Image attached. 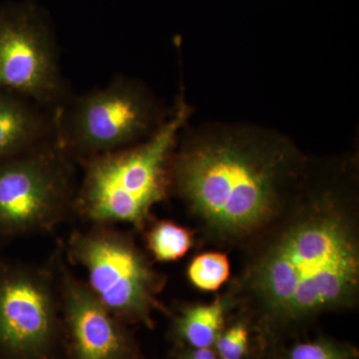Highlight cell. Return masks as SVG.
Listing matches in <instances>:
<instances>
[{"instance_id": "5bb4252c", "label": "cell", "mask_w": 359, "mask_h": 359, "mask_svg": "<svg viewBox=\"0 0 359 359\" xmlns=\"http://www.w3.org/2000/svg\"><path fill=\"white\" fill-rule=\"evenodd\" d=\"M187 276L196 289L202 292H217L230 280V259L219 250L202 252L194 257L189 264Z\"/></svg>"}, {"instance_id": "7a4b0ae2", "label": "cell", "mask_w": 359, "mask_h": 359, "mask_svg": "<svg viewBox=\"0 0 359 359\" xmlns=\"http://www.w3.org/2000/svg\"><path fill=\"white\" fill-rule=\"evenodd\" d=\"M187 126L172 158L171 196L205 242L243 250L289 207L313 159L290 137L259 125Z\"/></svg>"}, {"instance_id": "8992f818", "label": "cell", "mask_w": 359, "mask_h": 359, "mask_svg": "<svg viewBox=\"0 0 359 359\" xmlns=\"http://www.w3.org/2000/svg\"><path fill=\"white\" fill-rule=\"evenodd\" d=\"M74 164L56 142L0 162V245L51 233L74 215Z\"/></svg>"}, {"instance_id": "9a60e30c", "label": "cell", "mask_w": 359, "mask_h": 359, "mask_svg": "<svg viewBox=\"0 0 359 359\" xmlns=\"http://www.w3.org/2000/svg\"><path fill=\"white\" fill-rule=\"evenodd\" d=\"M254 341L257 339L249 321L233 313L212 349L219 359H248L252 354Z\"/></svg>"}, {"instance_id": "8fae6325", "label": "cell", "mask_w": 359, "mask_h": 359, "mask_svg": "<svg viewBox=\"0 0 359 359\" xmlns=\"http://www.w3.org/2000/svg\"><path fill=\"white\" fill-rule=\"evenodd\" d=\"M236 302L228 290L209 304H182L169 311L170 337L175 346L212 348L229 318L235 313Z\"/></svg>"}, {"instance_id": "52a82bcc", "label": "cell", "mask_w": 359, "mask_h": 359, "mask_svg": "<svg viewBox=\"0 0 359 359\" xmlns=\"http://www.w3.org/2000/svg\"><path fill=\"white\" fill-rule=\"evenodd\" d=\"M65 354L52 257L44 266L0 256V359H58Z\"/></svg>"}, {"instance_id": "2e32d148", "label": "cell", "mask_w": 359, "mask_h": 359, "mask_svg": "<svg viewBox=\"0 0 359 359\" xmlns=\"http://www.w3.org/2000/svg\"><path fill=\"white\" fill-rule=\"evenodd\" d=\"M175 359H219L212 348L175 346Z\"/></svg>"}, {"instance_id": "6da1fadb", "label": "cell", "mask_w": 359, "mask_h": 359, "mask_svg": "<svg viewBox=\"0 0 359 359\" xmlns=\"http://www.w3.org/2000/svg\"><path fill=\"white\" fill-rule=\"evenodd\" d=\"M226 290L264 353L320 316L359 306V173L354 155L311 161L289 207L242 250Z\"/></svg>"}, {"instance_id": "5b68a950", "label": "cell", "mask_w": 359, "mask_h": 359, "mask_svg": "<svg viewBox=\"0 0 359 359\" xmlns=\"http://www.w3.org/2000/svg\"><path fill=\"white\" fill-rule=\"evenodd\" d=\"M168 115L143 82L118 76L101 88L71 96L56 111V143L80 165L146 140Z\"/></svg>"}, {"instance_id": "7c38bea8", "label": "cell", "mask_w": 359, "mask_h": 359, "mask_svg": "<svg viewBox=\"0 0 359 359\" xmlns=\"http://www.w3.org/2000/svg\"><path fill=\"white\" fill-rule=\"evenodd\" d=\"M149 256L159 263H173L195 245V231L169 219H153L143 231Z\"/></svg>"}, {"instance_id": "277c9868", "label": "cell", "mask_w": 359, "mask_h": 359, "mask_svg": "<svg viewBox=\"0 0 359 359\" xmlns=\"http://www.w3.org/2000/svg\"><path fill=\"white\" fill-rule=\"evenodd\" d=\"M66 259L83 269L97 299L125 325L154 328V313H168L159 299L167 278L133 236L113 224L73 231Z\"/></svg>"}, {"instance_id": "3957f363", "label": "cell", "mask_w": 359, "mask_h": 359, "mask_svg": "<svg viewBox=\"0 0 359 359\" xmlns=\"http://www.w3.org/2000/svg\"><path fill=\"white\" fill-rule=\"evenodd\" d=\"M192 109L184 94L157 131L129 147L82 162L74 215L91 224H130L143 233L171 196V163Z\"/></svg>"}, {"instance_id": "30bf717a", "label": "cell", "mask_w": 359, "mask_h": 359, "mask_svg": "<svg viewBox=\"0 0 359 359\" xmlns=\"http://www.w3.org/2000/svg\"><path fill=\"white\" fill-rule=\"evenodd\" d=\"M56 142L55 113L13 92L0 90V162Z\"/></svg>"}, {"instance_id": "9c48e42d", "label": "cell", "mask_w": 359, "mask_h": 359, "mask_svg": "<svg viewBox=\"0 0 359 359\" xmlns=\"http://www.w3.org/2000/svg\"><path fill=\"white\" fill-rule=\"evenodd\" d=\"M57 280L66 359H140L127 325L99 301L66 264L65 250L52 257Z\"/></svg>"}, {"instance_id": "4fadbf2b", "label": "cell", "mask_w": 359, "mask_h": 359, "mask_svg": "<svg viewBox=\"0 0 359 359\" xmlns=\"http://www.w3.org/2000/svg\"><path fill=\"white\" fill-rule=\"evenodd\" d=\"M273 359H359L358 347L327 337L297 340L289 346H280L271 353Z\"/></svg>"}, {"instance_id": "ba28073f", "label": "cell", "mask_w": 359, "mask_h": 359, "mask_svg": "<svg viewBox=\"0 0 359 359\" xmlns=\"http://www.w3.org/2000/svg\"><path fill=\"white\" fill-rule=\"evenodd\" d=\"M0 90L27 97L54 113L72 96L53 35L30 4L0 11Z\"/></svg>"}]
</instances>
